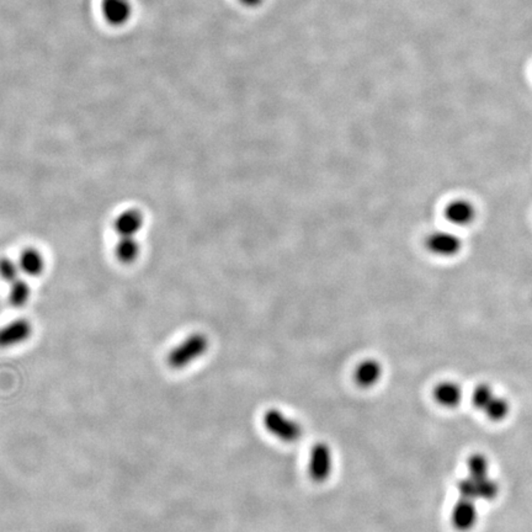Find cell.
<instances>
[{
    "label": "cell",
    "mask_w": 532,
    "mask_h": 532,
    "mask_svg": "<svg viewBox=\"0 0 532 532\" xmlns=\"http://www.w3.org/2000/svg\"><path fill=\"white\" fill-rule=\"evenodd\" d=\"M209 349V339L201 333L191 334L190 337L181 342L171 350L168 357V364L171 369L181 370L196 359L202 357Z\"/></svg>",
    "instance_id": "6da1fadb"
},
{
    "label": "cell",
    "mask_w": 532,
    "mask_h": 532,
    "mask_svg": "<svg viewBox=\"0 0 532 532\" xmlns=\"http://www.w3.org/2000/svg\"><path fill=\"white\" fill-rule=\"evenodd\" d=\"M265 428L268 433L286 443H293L301 439L302 426L278 409H270L263 418Z\"/></svg>",
    "instance_id": "7a4b0ae2"
},
{
    "label": "cell",
    "mask_w": 532,
    "mask_h": 532,
    "mask_svg": "<svg viewBox=\"0 0 532 532\" xmlns=\"http://www.w3.org/2000/svg\"><path fill=\"white\" fill-rule=\"evenodd\" d=\"M333 469V455L328 445L324 443L315 444L310 450L308 471L312 479L323 482L330 476Z\"/></svg>",
    "instance_id": "3957f363"
},
{
    "label": "cell",
    "mask_w": 532,
    "mask_h": 532,
    "mask_svg": "<svg viewBox=\"0 0 532 532\" xmlns=\"http://www.w3.org/2000/svg\"><path fill=\"white\" fill-rule=\"evenodd\" d=\"M426 248L434 255L451 258L462 249V241L451 232H435L426 239Z\"/></svg>",
    "instance_id": "277c9868"
},
{
    "label": "cell",
    "mask_w": 532,
    "mask_h": 532,
    "mask_svg": "<svg viewBox=\"0 0 532 532\" xmlns=\"http://www.w3.org/2000/svg\"><path fill=\"white\" fill-rule=\"evenodd\" d=\"M33 334V325L26 320H16L0 328V349L26 342Z\"/></svg>",
    "instance_id": "5b68a950"
},
{
    "label": "cell",
    "mask_w": 532,
    "mask_h": 532,
    "mask_svg": "<svg viewBox=\"0 0 532 532\" xmlns=\"http://www.w3.org/2000/svg\"><path fill=\"white\" fill-rule=\"evenodd\" d=\"M477 518H478V514H477L476 501L460 498L451 513L452 526L458 531H469L471 528H474Z\"/></svg>",
    "instance_id": "8992f818"
},
{
    "label": "cell",
    "mask_w": 532,
    "mask_h": 532,
    "mask_svg": "<svg viewBox=\"0 0 532 532\" xmlns=\"http://www.w3.org/2000/svg\"><path fill=\"white\" fill-rule=\"evenodd\" d=\"M104 19L112 26H122L130 20L132 6L129 0H102Z\"/></svg>",
    "instance_id": "52a82bcc"
},
{
    "label": "cell",
    "mask_w": 532,
    "mask_h": 532,
    "mask_svg": "<svg viewBox=\"0 0 532 532\" xmlns=\"http://www.w3.org/2000/svg\"><path fill=\"white\" fill-rule=\"evenodd\" d=\"M445 217L455 226H468L476 218V209L467 200H455L445 210Z\"/></svg>",
    "instance_id": "ba28073f"
},
{
    "label": "cell",
    "mask_w": 532,
    "mask_h": 532,
    "mask_svg": "<svg viewBox=\"0 0 532 532\" xmlns=\"http://www.w3.org/2000/svg\"><path fill=\"white\" fill-rule=\"evenodd\" d=\"M143 222V215L139 210H126L116 217L114 229L120 237H136Z\"/></svg>",
    "instance_id": "9c48e42d"
},
{
    "label": "cell",
    "mask_w": 532,
    "mask_h": 532,
    "mask_svg": "<svg viewBox=\"0 0 532 532\" xmlns=\"http://www.w3.org/2000/svg\"><path fill=\"white\" fill-rule=\"evenodd\" d=\"M382 372H384V369L380 362L374 359H369L359 364L354 377H355V382L360 387L370 389L381 380Z\"/></svg>",
    "instance_id": "30bf717a"
},
{
    "label": "cell",
    "mask_w": 532,
    "mask_h": 532,
    "mask_svg": "<svg viewBox=\"0 0 532 532\" xmlns=\"http://www.w3.org/2000/svg\"><path fill=\"white\" fill-rule=\"evenodd\" d=\"M434 399L445 408L457 407L462 399V389L456 382H440L433 392Z\"/></svg>",
    "instance_id": "8fae6325"
},
{
    "label": "cell",
    "mask_w": 532,
    "mask_h": 532,
    "mask_svg": "<svg viewBox=\"0 0 532 532\" xmlns=\"http://www.w3.org/2000/svg\"><path fill=\"white\" fill-rule=\"evenodd\" d=\"M18 263H19L21 273H25L30 278H36L38 275H41L45 268L43 256L38 250L33 249V248L23 250Z\"/></svg>",
    "instance_id": "7c38bea8"
},
{
    "label": "cell",
    "mask_w": 532,
    "mask_h": 532,
    "mask_svg": "<svg viewBox=\"0 0 532 532\" xmlns=\"http://www.w3.org/2000/svg\"><path fill=\"white\" fill-rule=\"evenodd\" d=\"M141 246L134 237H120L115 246L116 259L122 264H131L139 258Z\"/></svg>",
    "instance_id": "4fadbf2b"
},
{
    "label": "cell",
    "mask_w": 532,
    "mask_h": 532,
    "mask_svg": "<svg viewBox=\"0 0 532 532\" xmlns=\"http://www.w3.org/2000/svg\"><path fill=\"white\" fill-rule=\"evenodd\" d=\"M9 303L15 308H21L28 303L31 296V288L28 283L20 278L9 283Z\"/></svg>",
    "instance_id": "5bb4252c"
},
{
    "label": "cell",
    "mask_w": 532,
    "mask_h": 532,
    "mask_svg": "<svg viewBox=\"0 0 532 532\" xmlns=\"http://www.w3.org/2000/svg\"><path fill=\"white\" fill-rule=\"evenodd\" d=\"M509 402L499 396H495L494 398L492 399V402L487 406L486 409L483 411L486 417L493 421L504 420L505 418L509 416Z\"/></svg>",
    "instance_id": "9a60e30c"
},
{
    "label": "cell",
    "mask_w": 532,
    "mask_h": 532,
    "mask_svg": "<svg viewBox=\"0 0 532 532\" xmlns=\"http://www.w3.org/2000/svg\"><path fill=\"white\" fill-rule=\"evenodd\" d=\"M468 476L473 478L489 477V462L482 454L471 455L467 461Z\"/></svg>",
    "instance_id": "2e32d148"
},
{
    "label": "cell",
    "mask_w": 532,
    "mask_h": 532,
    "mask_svg": "<svg viewBox=\"0 0 532 532\" xmlns=\"http://www.w3.org/2000/svg\"><path fill=\"white\" fill-rule=\"evenodd\" d=\"M496 394L494 393V391L492 389L491 386H488L486 384H478L472 394V403L473 406L479 409V411H484L487 406L492 402V399L494 398Z\"/></svg>",
    "instance_id": "e0dca14e"
},
{
    "label": "cell",
    "mask_w": 532,
    "mask_h": 532,
    "mask_svg": "<svg viewBox=\"0 0 532 532\" xmlns=\"http://www.w3.org/2000/svg\"><path fill=\"white\" fill-rule=\"evenodd\" d=\"M21 270L19 263L10 258H1L0 259V278L4 280L5 283H11L21 278Z\"/></svg>",
    "instance_id": "ac0fdd59"
},
{
    "label": "cell",
    "mask_w": 532,
    "mask_h": 532,
    "mask_svg": "<svg viewBox=\"0 0 532 532\" xmlns=\"http://www.w3.org/2000/svg\"><path fill=\"white\" fill-rule=\"evenodd\" d=\"M244 1H246V3H251V4H255V3H258L259 0H244Z\"/></svg>",
    "instance_id": "d6986e66"
}]
</instances>
